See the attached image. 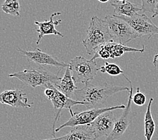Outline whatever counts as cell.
Returning a JSON list of instances; mask_svg holds the SVG:
<instances>
[{"instance_id": "277c9868", "label": "cell", "mask_w": 158, "mask_h": 140, "mask_svg": "<svg viewBox=\"0 0 158 140\" xmlns=\"http://www.w3.org/2000/svg\"><path fill=\"white\" fill-rule=\"evenodd\" d=\"M74 83H87L95 78L99 71L95 61L83 57H76L69 63Z\"/></svg>"}, {"instance_id": "3957f363", "label": "cell", "mask_w": 158, "mask_h": 140, "mask_svg": "<svg viewBox=\"0 0 158 140\" xmlns=\"http://www.w3.org/2000/svg\"><path fill=\"white\" fill-rule=\"evenodd\" d=\"M8 75L10 78L19 79L24 84L34 88L37 86H45L48 84H52L56 86L62 79L58 76V73L55 74L44 68L24 70Z\"/></svg>"}, {"instance_id": "ba28073f", "label": "cell", "mask_w": 158, "mask_h": 140, "mask_svg": "<svg viewBox=\"0 0 158 140\" xmlns=\"http://www.w3.org/2000/svg\"><path fill=\"white\" fill-rule=\"evenodd\" d=\"M127 22L140 38L147 36L149 39L153 35L158 34V26L151 20L146 14H137L132 17L118 16Z\"/></svg>"}, {"instance_id": "7a4b0ae2", "label": "cell", "mask_w": 158, "mask_h": 140, "mask_svg": "<svg viewBox=\"0 0 158 140\" xmlns=\"http://www.w3.org/2000/svg\"><path fill=\"white\" fill-rule=\"evenodd\" d=\"M113 41L108 26L105 20L94 16L88 27L86 37L82 41L88 55L95 54L96 50L107 42Z\"/></svg>"}, {"instance_id": "52a82bcc", "label": "cell", "mask_w": 158, "mask_h": 140, "mask_svg": "<svg viewBox=\"0 0 158 140\" xmlns=\"http://www.w3.org/2000/svg\"><path fill=\"white\" fill-rule=\"evenodd\" d=\"M125 107L126 106L123 105L106 108H94V109H90L80 113H74L71 115L70 118H69L65 123L56 129L55 132H59L61 129L66 127H73L77 126V125L91 124L95 121L97 117L103 113L109 110L124 109Z\"/></svg>"}, {"instance_id": "30bf717a", "label": "cell", "mask_w": 158, "mask_h": 140, "mask_svg": "<svg viewBox=\"0 0 158 140\" xmlns=\"http://www.w3.org/2000/svg\"><path fill=\"white\" fill-rule=\"evenodd\" d=\"M17 51L23 54L27 57L28 61L37 65H40V66H51L60 68V70L63 68H66L69 66V64L60 62L53 55L43 52L38 48L33 51H27V50L18 48Z\"/></svg>"}, {"instance_id": "4fadbf2b", "label": "cell", "mask_w": 158, "mask_h": 140, "mask_svg": "<svg viewBox=\"0 0 158 140\" xmlns=\"http://www.w3.org/2000/svg\"><path fill=\"white\" fill-rule=\"evenodd\" d=\"M0 103L14 108L31 109V104L28 103L27 94L20 90H9L0 93Z\"/></svg>"}, {"instance_id": "ffe728a7", "label": "cell", "mask_w": 158, "mask_h": 140, "mask_svg": "<svg viewBox=\"0 0 158 140\" xmlns=\"http://www.w3.org/2000/svg\"><path fill=\"white\" fill-rule=\"evenodd\" d=\"M99 71L102 73H107L112 76L124 74V71L122 70L119 66L116 63H110L108 62H105V66L99 68Z\"/></svg>"}, {"instance_id": "603a6c76", "label": "cell", "mask_w": 158, "mask_h": 140, "mask_svg": "<svg viewBox=\"0 0 158 140\" xmlns=\"http://www.w3.org/2000/svg\"><path fill=\"white\" fill-rule=\"evenodd\" d=\"M153 66L155 67L157 69H158V54L154 56L153 61Z\"/></svg>"}, {"instance_id": "5b68a950", "label": "cell", "mask_w": 158, "mask_h": 140, "mask_svg": "<svg viewBox=\"0 0 158 140\" xmlns=\"http://www.w3.org/2000/svg\"><path fill=\"white\" fill-rule=\"evenodd\" d=\"M104 20L108 26L113 41L126 45L134 39L140 38L130 25L117 16H106Z\"/></svg>"}, {"instance_id": "d6986e66", "label": "cell", "mask_w": 158, "mask_h": 140, "mask_svg": "<svg viewBox=\"0 0 158 140\" xmlns=\"http://www.w3.org/2000/svg\"><path fill=\"white\" fill-rule=\"evenodd\" d=\"M2 9L6 14L13 16H20V5L19 0H5L2 5Z\"/></svg>"}, {"instance_id": "ac0fdd59", "label": "cell", "mask_w": 158, "mask_h": 140, "mask_svg": "<svg viewBox=\"0 0 158 140\" xmlns=\"http://www.w3.org/2000/svg\"><path fill=\"white\" fill-rule=\"evenodd\" d=\"M153 102V98L151 97L145 114V137L146 140H152L156 130V123L152 113V105Z\"/></svg>"}, {"instance_id": "7c38bea8", "label": "cell", "mask_w": 158, "mask_h": 140, "mask_svg": "<svg viewBox=\"0 0 158 140\" xmlns=\"http://www.w3.org/2000/svg\"><path fill=\"white\" fill-rule=\"evenodd\" d=\"M116 118L114 110L103 113L97 117L91 124L97 140L102 137H107L112 132Z\"/></svg>"}, {"instance_id": "e0dca14e", "label": "cell", "mask_w": 158, "mask_h": 140, "mask_svg": "<svg viewBox=\"0 0 158 140\" xmlns=\"http://www.w3.org/2000/svg\"><path fill=\"white\" fill-rule=\"evenodd\" d=\"M56 88L61 92L63 93L64 95L71 98L74 92L77 90V88L74 84L73 76H72L69 66L66 68L65 73L64 74L63 78L61 79L59 84L56 86Z\"/></svg>"}, {"instance_id": "5bb4252c", "label": "cell", "mask_w": 158, "mask_h": 140, "mask_svg": "<svg viewBox=\"0 0 158 140\" xmlns=\"http://www.w3.org/2000/svg\"><path fill=\"white\" fill-rule=\"evenodd\" d=\"M44 140H97L91 124L77 125L65 135Z\"/></svg>"}, {"instance_id": "484cf974", "label": "cell", "mask_w": 158, "mask_h": 140, "mask_svg": "<svg viewBox=\"0 0 158 140\" xmlns=\"http://www.w3.org/2000/svg\"><path fill=\"white\" fill-rule=\"evenodd\" d=\"M125 1H127V0H125Z\"/></svg>"}, {"instance_id": "44dd1931", "label": "cell", "mask_w": 158, "mask_h": 140, "mask_svg": "<svg viewBox=\"0 0 158 140\" xmlns=\"http://www.w3.org/2000/svg\"><path fill=\"white\" fill-rule=\"evenodd\" d=\"M141 9L143 12L154 13L158 0H141Z\"/></svg>"}, {"instance_id": "9a60e30c", "label": "cell", "mask_w": 158, "mask_h": 140, "mask_svg": "<svg viewBox=\"0 0 158 140\" xmlns=\"http://www.w3.org/2000/svg\"><path fill=\"white\" fill-rule=\"evenodd\" d=\"M61 15V12H55L52 14L50 16L49 20H45L44 22H39L35 20V24L37 25L39 27L38 29H37V32L39 33L38 38L37 41H36V44L37 45H39L41 39L44 38L45 35H49V34H53V35H58L60 36L61 37H64V34L61 33L60 32L57 30L56 29L55 26L57 25H59L62 24V20H53L54 17L56 16Z\"/></svg>"}, {"instance_id": "cb8c5ba5", "label": "cell", "mask_w": 158, "mask_h": 140, "mask_svg": "<svg viewBox=\"0 0 158 140\" xmlns=\"http://www.w3.org/2000/svg\"><path fill=\"white\" fill-rule=\"evenodd\" d=\"M157 16H158V4L156 6V10H155V12H154V13L153 14L152 18H155L157 17Z\"/></svg>"}, {"instance_id": "2e32d148", "label": "cell", "mask_w": 158, "mask_h": 140, "mask_svg": "<svg viewBox=\"0 0 158 140\" xmlns=\"http://www.w3.org/2000/svg\"><path fill=\"white\" fill-rule=\"evenodd\" d=\"M111 6L114 8V15L117 16L132 17L142 11L141 7L128 1L113 2L111 3Z\"/></svg>"}, {"instance_id": "8fae6325", "label": "cell", "mask_w": 158, "mask_h": 140, "mask_svg": "<svg viewBox=\"0 0 158 140\" xmlns=\"http://www.w3.org/2000/svg\"><path fill=\"white\" fill-rule=\"evenodd\" d=\"M52 102V105L54 108L55 110L57 112L56 116L55 118L54 122H53V134L52 135L53 138H56L55 135V130H56V122L60 119V114L62 113V110L64 109H67L69 110L70 113L72 115L74 113L73 110H72V107L76 105H84L85 106L86 104L83 102L78 101V100H75L71 98H68L66 95H64L63 93L61 92L60 90H58L54 86V94H53V96L50 98Z\"/></svg>"}, {"instance_id": "8992f818", "label": "cell", "mask_w": 158, "mask_h": 140, "mask_svg": "<svg viewBox=\"0 0 158 140\" xmlns=\"http://www.w3.org/2000/svg\"><path fill=\"white\" fill-rule=\"evenodd\" d=\"M124 77L130 84V90L128 92L129 96L128 103L124 109L122 115L118 118H116L112 131L106 138V140H116L120 138L136 116V113L132 112L131 109L132 102V95H133V87H132V82L124 74Z\"/></svg>"}, {"instance_id": "9c48e42d", "label": "cell", "mask_w": 158, "mask_h": 140, "mask_svg": "<svg viewBox=\"0 0 158 140\" xmlns=\"http://www.w3.org/2000/svg\"><path fill=\"white\" fill-rule=\"evenodd\" d=\"M145 46H143L142 49H135L131 48L128 46L123 45L120 43L112 41L107 42L106 44L100 46L93 55L91 59L93 61L98 58H102V59H115L117 57H120L123 56L125 53L127 52H139L143 53L145 51Z\"/></svg>"}, {"instance_id": "d4e9b609", "label": "cell", "mask_w": 158, "mask_h": 140, "mask_svg": "<svg viewBox=\"0 0 158 140\" xmlns=\"http://www.w3.org/2000/svg\"><path fill=\"white\" fill-rule=\"evenodd\" d=\"M98 1H99V2H101V3H106L107 2H109L110 0H98Z\"/></svg>"}, {"instance_id": "6da1fadb", "label": "cell", "mask_w": 158, "mask_h": 140, "mask_svg": "<svg viewBox=\"0 0 158 140\" xmlns=\"http://www.w3.org/2000/svg\"><path fill=\"white\" fill-rule=\"evenodd\" d=\"M129 90L130 88L126 86H114L107 83H104L102 86H95L89 82L85 83L82 88L77 89L72 98L85 102V106L90 109L104 104L107 98L116 93Z\"/></svg>"}, {"instance_id": "7402d4cb", "label": "cell", "mask_w": 158, "mask_h": 140, "mask_svg": "<svg viewBox=\"0 0 158 140\" xmlns=\"http://www.w3.org/2000/svg\"><path fill=\"white\" fill-rule=\"evenodd\" d=\"M132 102H134L136 105L143 106L145 104L147 98L145 95L141 92H140V88H137L136 92L135 94L132 95Z\"/></svg>"}]
</instances>
